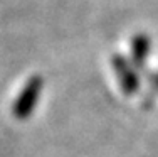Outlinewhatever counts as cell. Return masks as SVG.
<instances>
[{
    "instance_id": "1",
    "label": "cell",
    "mask_w": 158,
    "mask_h": 157,
    "mask_svg": "<svg viewBox=\"0 0 158 157\" xmlns=\"http://www.w3.org/2000/svg\"><path fill=\"white\" fill-rule=\"evenodd\" d=\"M35 93H37V83H32V86H29V89H27V95H25V93L22 95L20 102H19L17 108H15L19 115L29 113V110H31V107L34 103V96H35Z\"/></svg>"
}]
</instances>
